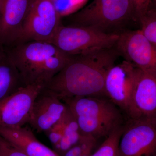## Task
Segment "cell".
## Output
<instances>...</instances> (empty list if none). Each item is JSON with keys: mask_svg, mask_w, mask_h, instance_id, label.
<instances>
[{"mask_svg": "<svg viewBox=\"0 0 156 156\" xmlns=\"http://www.w3.org/2000/svg\"><path fill=\"white\" fill-rule=\"evenodd\" d=\"M31 1H3L0 14V45L4 48L19 41Z\"/></svg>", "mask_w": 156, "mask_h": 156, "instance_id": "cell-13", "label": "cell"}, {"mask_svg": "<svg viewBox=\"0 0 156 156\" xmlns=\"http://www.w3.org/2000/svg\"><path fill=\"white\" fill-rule=\"evenodd\" d=\"M140 30L150 42L156 47V10L153 7L138 20Z\"/></svg>", "mask_w": 156, "mask_h": 156, "instance_id": "cell-18", "label": "cell"}, {"mask_svg": "<svg viewBox=\"0 0 156 156\" xmlns=\"http://www.w3.org/2000/svg\"><path fill=\"white\" fill-rule=\"evenodd\" d=\"M63 129L64 122L62 117L61 120L58 121V122L45 131V133L53 146L58 143L61 140L63 134Z\"/></svg>", "mask_w": 156, "mask_h": 156, "instance_id": "cell-21", "label": "cell"}, {"mask_svg": "<svg viewBox=\"0 0 156 156\" xmlns=\"http://www.w3.org/2000/svg\"><path fill=\"white\" fill-rule=\"evenodd\" d=\"M119 56L115 47L72 56L45 89L62 101L76 97H106L105 77Z\"/></svg>", "mask_w": 156, "mask_h": 156, "instance_id": "cell-1", "label": "cell"}, {"mask_svg": "<svg viewBox=\"0 0 156 156\" xmlns=\"http://www.w3.org/2000/svg\"><path fill=\"white\" fill-rule=\"evenodd\" d=\"M3 1H4V0H0V14H1V10H2Z\"/></svg>", "mask_w": 156, "mask_h": 156, "instance_id": "cell-25", "label": "cell"}, {"mask_svg": "<svg viewBox=\"0 0 156 156\" xmlns=\"http://www.w3.org/2000/svg\"><path fill=\"white\" fill-rule=\"evenodd\" d=\"M63 120L64 129L62 137L58 143L53 146V151L59 156H63L70 148L80 142L84 136L80 131L76 119L68 108Z\"/></svg>", "mask_w": 156, "mask_h": 156, "instance_id": "cell-16", "label": "cell"}, {"mask_svg": "<svg viewBox=\"0 0 156 156\" xmlns=\"http://www.w3.org/2000/svg\"><path fill=\"white\" fill-rule=\"evenodd\" d=\"M69 25L94 29L119 35L134 21L130 0H93L81 10L70 14Z\"/></svg>", "mask_w": 156, "mask_h": 156, "instance_id": "cell-4", "label": "cell"}, {"mask_svg": "<svg viewBox=\"0 0 156 156\" xmlns=\"http://www.w3.org/2000/svg\"><path fill=\"white\" fill-rule=\"evenodd\" d=\"M62 101L76 119L82 134L97 140L106 138L127 121L125 113L107 97H76Z\"/></svg>", "mask_w": 156, "mask_h": 156, "instance_id": "cell-3", "label": "cell"}, {"mask_svg": "<svg viewBox=\"0 0 156 156\" xmlns=\"http://www.w3.org/2000/svg\"><path fill=\"white\" fill-rule=\"evenodd\" d=\"M45 86H24L0 101V126L17 128L28 124L34 101Z\"/></svg>", "mask_w": 156, "mask_h": 156, "instance_id": "cell-10", "label": "cell"}, {"mask_svg": "<svg viewBox=\"0 0 156 156\" xmlns=\"http://www.w3.org/2000/svg\"><path fill=\"white\" fill-rule=\"evenodd\" d=\"M152 1L153 2L154 4V3H155L156 0H152Z\"/></svg>", "mask_w": 156, "mask_h": 156, "instance_id": "cell-27", "label": "cell"}, {"mask_svg": "<svg viewBox=\"0 0 156 156\" xmlns=\"http://www.w3.org/2000/svg\"><path fill=\"white\" fill-rule=\"evenodd\" d=\"M156 119V72L140 69L127 119Z\"/></svg>", "mask_w": 156, "mask_h": 156, "instance_id": "cell-11", "label": "cell"}, {"mask_svg": "<svg viewBox=\"0 0 156 156\" xmlns=\"http://www.w3.org/2000/svg\"><path fill=\"white\" fill-rule=\"evenodd\" d=\"M118 156H156V119H127Z\"/></svg>", "mask_w": 156, "mask_h": 156, "instance_id": "cell-7", "label": "cell"}, {"mask_svg": "<svg viewBox=\"0 0 156 156\" xmlns=\"http://www.w3.org/2000/svg\"><path fill=\"white\" fill-rule=\"evenodd\" d=\"M4 49L25 86L46 87L72 57L46 41L21 42Z\"/></svg>", "mask_w": 156, "mask_h": 156, "instance_id": "cell-2", "label": "cell"}, {"mask_svg": "<svg viewBox=\"0 0 156 156\" xmlns=\"http://www.w3.org/2000/svg\"><path fill=\"white\" fill-rule=\"evenodd\" d=\"M94 147H91L87 150L81 156H90L92 153V150Z\"/></svg>", "mask_w": 156, "mask_h": 156, "instance_id": "cell-24", "label": "cell"}, {"mask_svg": "<svg viewBox=\"0 0 156 156\" xmlns=\"http://www.w3.org/2000/svg\"><path fill=\"white\" fill-rule=\"evenodd\" d=\"M115 48L124 60L142 70L156 72V47L140 29L126 30L120 33Z\"/></svg>", "mask_w": 156, "mask_h": 156, "instance_id": "cell-9", "label": "cell"}, {"mask_svg": "<svg viewBox=\"0 0 156 156\" xmlns=\"http://www.w3.org/2000/svg\"><path fill=\"white\" fill-rule=\"evenodd\" d=\"M0 136L28 156H59L37 139L31 128L0 126Z\"/></svg>", "mask_w": 156, "mask_h": 156, "instance_id": "cell-14", "label": "cell"}, {"mask_svg": "<svg viewBox=\"0 0 156 156\" xmlns=\"http://www.w3.org/2000/svg\"><path fill=\"white\" fill-rule=\"evenodd\" d=\"M97 140L89 136L84 135L80 141L70 148L63 156H81L87 150L94 147Z\"/></svg>", "mask_w": 156, "mask_h": 156, "instance_id": "cell-19", "label": "cell"}, {"mask_svg": "<svg viewBox=\"0 0 156 156\" xmlns=\"http://www.w3.org/2000/svg\"><path fill=\"white\" fill-rule=\"evenodd\" d=\"M88 0H66V6L60 12L61 17L69 15L77 12Z\"/></svg>", "mask_w": 156, "mask_h": 156, "instance_id": "cell-23", "label": "cell"}, {"mask_svg": "<svg viewBox=\"0 0 156 156\" xmlns=\"http://www.w3.org/2000/svg\"><path fill=\"white\" fill-rule=\"evenodd\" d=\"M0 156H28L0 136Z\"/></svg>", "mask_w": 156, "mask_h": 156, "instance_id": "cell-22", "label": "cell"}, {"mask_svg": "<svg viewBox=\"0 0 156 156\" xmlns=\"http://www.w3.org/2000/svg\"><path fill=\"white\" fill-rule=\"evenodd\" d=\"M132 9L134 21L138 22V20L154 4L152 0H130Z\"/></svg>", "mask_w": 156, "mask_h": 156, "instance_id": "cell-20", "label": "cell"}, {"mask_svg": "<svg viewBox=\"0 0 156 156\" xmlns=\"http://www.w3.org/2000/svg\"><path fill=\"white\" fill-rule=\"evenodd\" d=\"M124 125L113 131L105 138L97 150L90 156H118V147Z\"/></svg>", "mask_w": 156, "mask_h": 156, "instance_id": "cell-17", "label": "cell"}, {"mask_svg": "<svg viewBox=\"0 0 156 156\" xmlns=\"http://www.w3.org/2000/svg\"><path fill=\"white\" fill-rule=\"evenodd\" d=\"M139 69L131 62L123 60L112 66L105 77V96L122 110L127 118Z\"/></svg>", "mask_w": 156, "mask_h": 156, "instance_id": "cell-8", "label": "cell"}, {"mask_svg": "<svg viewBox=\"0 0 156 156\" xmlns=\"http://www.w3.org/2000/svg\"><path fill=\"white\" fill-rule=\"evenodd\" d=\"M53 1H54V0H53Z\"/></svg>", "mask_w": 156, "mask_h": 156, "instance_id": "cell-28", "label": "cell"}, {"mask_svg": "<svg viewBox=\"0 0 156 156\" xmlns=\"http://www.w3.org/2000/svg\"><path fill=\"white\" fill-rule=\"evenodd\" d=\"M62 24L61 15L53 0H32L17 43L49 41Z\"/></svg>", "mask_w": 156, "mask_h": 156, "instance_id": "cell-6", "label": "cell"}, {"mask_svg": "<svg viewBox=\"0 0 156 156\" xmlns=\"http://www.w3.org/2000/svg\"><path fill=\"white\" fill-rule=\"evenodd\" d=\"M24 86L17 68L4 48L0 52V101Z\"/></svg>", "mask_w": 156, "mask_h": 156, "instance_id": "cell-15", "label": "cell"}, {"mask_svg": "<svg viewBox=\"0 0 156 156\" xmlns=\"http://www.w3.org/2000/svg\"><path fill=\"white\" fill-rule=\"evenodd\" d=\"M67 109L63 101L44 87L34 101L27 125L37 133L45 132L61 120Z\"/></svg>", "mask_w": 156, "mask_h": 156, "instance_id": "cell-12", "label": "cell"}, {"mask_svg": "<svg viewBox=\"0 0 156 156\" xmlns=\"http://www.w3.org/2000/svg\"><path fill=\"white\" fill-rule=\"evenodd\" d=\"M3 48H3V47H2V46H1V45H0V51H1V50H2Z\"/></svg>", "mask_w": 156, "mask_h": 156, "instance_id": "cell-26", "label": "cell"}, {"mask_svg": "<svg viewBox=\"0 0 156 156\" xmlns=\"http://www.w3.org/2000/svg\"><path fill=\"white\" fill-rule=\"evenodd\" d=\"M119 36L89 27L62 24L48 42L70 56H75L114 47Z\"/></svg>", "mask_w": 156, "mask_h": 156, "instance_id": "cell-5", "label": "cell"}]
</instances>
